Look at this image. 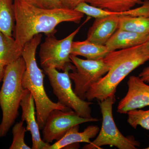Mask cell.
Listing matches in <instances>:
<instances>
[{"label":"cell","mask_w":149,"mask_h":149,"mask_svg":"<svg viewBox=\"0 0 149 149\" xmlns=\"http://www.w3.org/2000/svg\"><path fill=\"white\" fill-rule=\"evenodd\" d=\"M22 49L15 40L0 32V64L6 66L22 56Z\"/></svg>","instance_id":"obj_16"},{"label":"cell","mask_w":149,"mask_h":149,"mask_svg":"<svg viewBox=\"0 0 149 149\" xmlns=\"http://www.w3.org/2000/svg\"><path fill=\"white\" fill-rule=\"evenodd\" d=\"M15 24L14 36L22 48L35 35L55 34L56 27L63 22L80 23L84 14L75 10L46 9L35 6L26 0H13Z\"/></svg>","instance_id":"obj_1"},{"label":"cell","mask_w":149,"mask_h":149,"mask_svg":"<svg viewBox=\"0 0 149 149\" xmlns=\"http://www.w3.org/2000/svg\"><path fill=\"white\" fill-rule=\"evenodd\" d=\"M5 67L0 64V83H1V81L3 80V78Z\"/></svg>","instance_id":"obj_26"},{"label":"cell","mask_w":149,"mask_h":149,"mask_svg":"<svg viewBox=\"0 0 149 149\" xmlns=\"http://www.w3.org/2000/svg\"><path fill=\"white\" fill-rule=\"evenodd\" d=\"M35 100L30 91L24 89L20 103L22 110V120L27 123L26 130L32 136V149H48L50 144L41 138L40 128L37 123Z\"/></svg>","instance_id":"obj_11"},{"label":"cell","mask_w":149,"mask_h":149,"mask_svg":"<svg viewBox=\"0 0 149 149\" xmlns=\"http://www.w3.org/2000/svg\"><path fill=\"white\" fill-rule=\"evenodd\" d=\"M26 68L22 56L5 67L0 90V107L2 112L0 139L7 134L18 116L24 90L22 85V76Z\"/></svg>","instance_id":"obj_4"},{"label":"cell","mask_w":149,"mask_h":149,"mask_svg":"<svg viewBox=\"0 0 149 149\" xmlns=\"http://www.w3.org/2000/svg\"><path fill=\"white\" fill-rule=\"evenodd\" d=\"M145 43L111 52L103 58L109 70L91 87L86 94V100L91 102L97 99L102 101L114 95L120 82L134 70L149 60V50Z\"/></svg>","instance_id":"obj_2"},{"label":"cell","mask_w":149,"mask_h":149,"mask_svg":"<svg viewBox=\"0 0 149 149\" xmlns=\"http://www.w3.org/2000/svg\"><path fill=\"white\" fill-rule=\"evenodd\" d=\"M127 114V122L131 127L136 129L140 125L149 131V110H133L128 111Z\"/></svg>","instance_id":"obj_20"},{"label":"cell","mask_w":149,"mask_h":149,"mask_svg":"<svg viewBox=\"0 0 149 149\" xmlns=\"http://www.w3.org/2000/svg\"><path fill=\"white\" fill-rule=\"evenodd\" d=\"M15 22L13 0H0V32L12 37Z\"/></svg>","instance_id":"obj_18"},{"label":"cell","mask_w":149,"mask_h":149,"mask_svg":"<svg viewBox=\"0 0 149 149\" xmlns=\"http://www.w3.org/2000/svg\"><path fill=\"white\" fill-rule=\"evenodd\" d=\"M139 76L145 83L149 84V65L142 70Z\"/></svg>","instance_id":"obj_25"},{"label":"cell","mask_w":149,"mask_h":149,"mask_svg":"<svg viewBox=\"0 0 149 149\" xmlns=\"http://www.w3.org/2000/svg\"><path fill=\"white\" fill-rule=\"evenodd\" d=\"M61 1L62 8L74 10L78 5L85 2V0H61Z\"/></svg>","instance_id":"obj_24"},{"label":"cell","mask_w":149,"mask_h":149,"mask_svg":"<svg viewBox=\"0 0 149 149\" xmlns=\"http://www.w3.org/2000/svg\"><path fill=\"white\" fill-rule=\"evenodd\" d=\"M85 2L99 8L114 12H122L142 4V0H85Z\"/></svg>","instance_id":"obj_17"},{"label":"cell","mask_w":149,"mask_h":149,"mask_svg":"<svg viewBox=\"0 0 149 149\" xmlns=\"http://www.w3.org/2000/svg\"><path fill=\"white\" fill-rule=\"evenodd\" d=\"M146 46L147 48H148V49L149 50V37L148 39L147 40L146 42Z\"/></svg>","instance_id":"obj_27"},{"label":"cell","mask_w":149,"mask_h":149,"mask_svg":"<svg viewBox=\"0 0 149 149\" xmlns=\"http://www.w3.org/2000/svg\"><path fill=\"white\" fill-rule=\"evenodd\" d=\"M110 52L105 45L95 44L87 39L83 41H73L71 55L81 56L87 59L100 60L105 57Z\"/></svg>","instance_id":"obj_15"},{"label":"cell","mask_w":149,"mask_h":149,"mask_svg":"<svg viewBox=\"0 0 149 149\" xmlns=\"http://www.w3.org/2000/svg\"><path fill=\"white\" fill-rule=\"evenodd\" d=\"M81 27L62 40L57 39L54 33L47 35L39 52L40 63L43 69L54 68L64 71L68 66L72 64L70 58L72 44Z\"/></svg>","instance_id":"obj_7"},{"label":"cell","mask_w":149,"mask_h":149,"mask_svg":"<svg viewBox=\"0 0 149 149\" xmlns=\"http://www.w3.org/2000/svg\"><path fill=\"white\" fill-rule=\"evenodd\" d=\"M119 16H110L96 18L88 30L87 40L105 45L118 28Z\"/></svg>","instance_id":"obj_12"},{"label":"cell","mask_w":149,"mask_h":149,"mask_svg":"<svg viewBox=\"0 0 149 149\" xmlns=\"http://www.w3.org/2000/svg\"><path fill=\"white\" fill-rule=\"evenodd\" d=\"M23 124L24 121L21 120L14 125L12 129L13 139L10 149H32L27 146L24 141V136L27 131Z\"/></svg>","instance_id":"obj_21"},{"label":"cell","mask_w":149,"mask_h":149,"mask_svg":"<svg viewBox=\"0 0 149 149\" xmlns=\"http://www.w3.org/2000/svg\"><path fill=\"white\" fill-rule=\"evenodd\" d=\"M71 63L74 68L69 72L70 79L74 82V91L80 98L86 100L85 96L90 88L108 71V65L103 59H83L70 55Z\"/></svg>","instance_id":"obj_8"},{"label":"cell","mask_w":149,"mask_h":149,"mask_svg":"<svg viewBox=\"0 0 149 149\" xmlns=\"http://www.w3.org/2000/svg\"><path fill=\"white\" fill-rule=\"evenodd\" d=\"M118 29L141 35H149V17L120 16Z\"/></svg>","instance_id":"obj_19"},{"label":"cell","mask_w":149,"mask_h":149,"mask_svg":"<svg viewBox=\"0 0 149 149\" xmlns=\"http://www.w3.org/2000/svg\"><path fill=\"white\" fill-rule=\"evenodd\" d=\"M149 37V35H141L118 29L105 46L110 52L128 49L146 42Z\"/></svg>","instance_id":"obj_14"},{"label":"cell","mask_w":149,"mask_h":149,"mask_svg":"<svg viewBox=\"0 0 149 149\" xmlns=\"http://www.w3.org/2000/svg\"><path fill=\"white\" fill-rule=\"evenodd\" d=\"M128 90L125 97L120 100L117 111L127 113L133 110L149 106V85L139 76H130L128 83Z\"/></svg>","instance_id":"obj_10"},{"label":"cell","mask_w":149,"mask_h":149,"mask_svg":"<svg viewBox=\"0 0 149 149\" xmlns=\"http://www.w3.org/2000/svg\"><path fill=\"white\" fill-rule=\"evenodd\" d=\"M133 16L149 17V0L143 2L141 6L133 8Z\"/></svg>","instance_id":"obj_23"},{"label":"cell","mask_w":149,"mask_h":149,"mask_svg":"<svg viewBox=\"0 0 149 149\" xmlns=\"http://www.w3.org/2000/svg\"><path fill=\"white\" fill-rule=\"evenodd\" d=\"M146 149H149V146L148 147V148H146Z\"/></svg>","instance_id":"obj_28"},{"label":"cell","mask_w":149,"mask_h":149,"mask_svg":"<svg viewBox=\"0 0 149 149\" xmlns=\"http://www.w3.org/2000/svg\"><path fill=\"white\" fill-rule=\"evenodd\" d=\"M74 68L72 64L68 66L63 72H59L54 68L44 70L58 102L71 109L81 117L91 118L92 109L90 106L93 103L80 98L72 88L69 72Z\"/></svg>","instance_id":"obj_6"},{"label":"cell","mask_w":149,"mask_h":149,"mask_svg":"<svg viewBox=\"0 0 149 149\" xmlns=\"http://www.w3.org/2000/svg\"><path fill=\"white\" fill-rule=\"evenodd\" d=\"M115 101V95L98 101L102 116L101 128L96 139L83 149H101L102 146H110L118 149H136L141 146L133 136L125 137L118 129L113 116V105Z\"/></svg>","instance_id":"obj_5"},{"label":"cell","mask_w":149,"mask_h":149,"mask_svg":"<svg viewBox=\"0 0 149 149\" xmlns=\"http://www.w3.org/2000/svg\"><path fill=\"white\" fill-rule=\"evenodd\" d=\"M79 125L70 128L61 139L56 141L53 145H50L48 149H61L70 145L79 143H91V140L95 138L100 132L97 125H90L83 132L79 131Z\"/></svg>","instance_id":"obj_13"},{"label":"cell","mask_w":149,"mask_h":149,"mask_svg":"<svg viewBox=\"0 0 149 149\" xmlns=\"http://www.w3.org/2000/svg\"><path fill=\"white\" fill-rule=\"evenodd\" d=\"M42 37L41 34L35 35L24 45L22 54L26 67L22 76V85L24 89L30 91L35 100L37 123L40 130L44 128L48 116L52 111L71 109L59 102H54L46 93L44 84L45 75L38 66L36 58V51Z\"/></svg>","instance_id":"obj_3"},{"label":"cell","mask_w":149,"mask_h":149,"mask_svg":"<svg viewBox=\"0 0 149 149\" xmlns=\"http://www.w3.org/2000/svg\"><path fill=\"white\" fill-rule=\"evenodd\" d=\"M28 2L38 8L46 9L61 8V0H26Z\"/></svg>","instance_id":"obj_22"},{"label":"cell","mask_w":149,"mask_h":149,"mask_svg":"<svg viewBox=\"0 0 149 149\" xmlns=\"http://www.w3.org/2000/svg\"><path fill=\"white\" fill-rule=\"evenodd\" d=\"M97 118H85L81 117L72 110L54 109L50 113L42 129L43 140L49 144L54 141H58L70 128L85 123L97 122Z\"/></svg>","instance_id":"obj_9"}]
</instances>
